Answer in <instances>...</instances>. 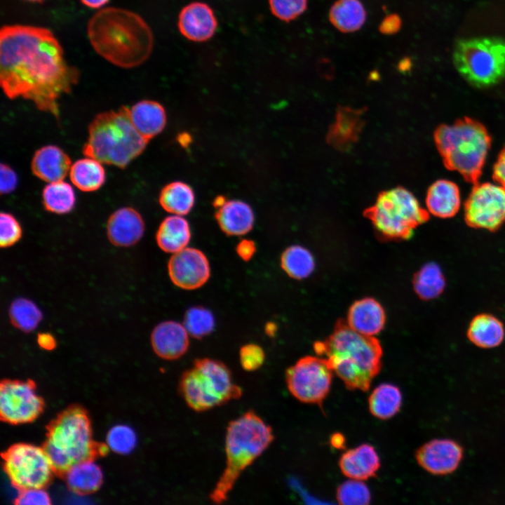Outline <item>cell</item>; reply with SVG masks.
Wrapping results in <instances>:
<instances>
[{
    "label": "cell",
    "instance_id": "obj_1",
    "mask_svg": "<svg viewBox=\"0 0 505 505\" xmlns=\"http://www.w3.org/2000/svg\"><path fill=\"white\" fill-rule=\"evenodd\" d=\"M79 78L47 28L11 25L0 32V82L10 99L32 101L41 111L59 116L58 100Z\"/></svg>",
    "mask_w": 505,
    "mask_h": 505
},
{
    "label": "cell",
    "instance_id": "obj_2",
    "mask_svg": "<svg viewBox=\"0 0 505 505\" xmlns=\"http://www.w3.org/2000/svg\"><path fill=\"white\" fill-rule=\"evenodd\" d=\"M87 33L94 50L113 65L133 68L150 56L152 32L145 20L133 11L104 8L90 19Z\"/></svg>",
    "mask_w": 505,
    "mask_h": 505
},
{
    "label": "cell",
    "instance_id": "obj_3",
    "mask_svg": "<svg viewBox=\"0 0 505 505\" xmlns=\"http://www.w3.org/2000/svg\"><path fill=\"white\" fill-rule=\"evenodd\" d=\"M332 371L350 390L368 391L382 367V350L374 337L362 335L342 323L324 342L314 345Z\"/></svg>",
    "mask_w": 505,
    "mask_h": 505
},
{
    "label": "cell",
    "instance_id": "obj_4",
    "mask_svg": "<svg viewBox=\"0 0 505 505\" xmlns=\"http://www.w3.org/2000/svg\"><path fill=\"white\" fill-rule=\"evenodd\" d=\"M274 439L271 427L253 410L229 422L225 436L226 466L209 498L222 504L228 498L241 473Z\"/></svg>",
    "mask_w": 505,
    "mask_h": 505
},
{
    "label": "cell",
    "instance_id": "obj_5",
    "mask_svg": "<svg viewBox=\"0 0 505 505\" xmlns=\"http://www.w3.org/2000/svg\"><path fill=\"white\" fill-rule=\"evenodd\" d=\"M46 437L42 447L55 473L61 476L74 464L95 459L109 449L93 440L88 415L76 405L64 410L49 422Z\"/></svg>",
    "mask_w": 505,
    "mask_h": 505
},
{
    "label": "cell",
    "instance_id": "obj_6",
    "mask_svg": "<svg viewBox=\"0 0 505 505\" xmlns=\"http://www.w3.org/2000/svg\"><path fill=\"white\" fill-rule=\"evenodd\" d=\"M148 142L135 128L129 109L123 106L94 118L82 152L102 163L124 168L142 153Z\"/></svg>",
    "mask_w": 505,
    "mask_h": 505
},
{
    "label": "cell",
    "instance_id": "obj_7",
    "mask_svg": "<svg viewBox=\"0 0 505 505\" xmlns=\"http://www.w3.org/2000/svg\"><path fill=\"white\" fill-rule=\"evenodd\" d=\"M436 147L445 167L464 180L478 183L491 146V137L478 121L465 117L442 124L434 133Z\"/></svg>",
    "mask_w": 505,
    "mask_h": 505
},
{
    "label": "cell",
    "instance_id": "obj_8",
    "mask_svg": "<svg viewBox=\"0 0 505 505\" xmlns=\"http://www.w3.org/2000/svg\"><path fill=\"white\" fill-rule=\"evenodd\" d=\"M178 390L187 405L196 412H204L238 399L242 389L236 384L229 368L209 358L196 359L182 372Z\"/></svg>",
    "mask_w": 505,
    "mask_h": 505
},
{
    "label": "cell",
    "instance_id": "obj_9",
    "mask_svg": "<svg viewBox=\"0 0 505 505\" xmlns=\"http://www.w3.org/2000/svg\"><path fill=\"white\" fill-rule=\"evenodd\" d=\"M365 215L382 236L391 239L409 238L429 217L415 196L403 187L382 191Z\"/></svg>",
    "mask_w": 505,
    "mask_h": 505
},
{
    "label": "cell",
    "instance_id": "obj_10",
    "mask_svg": "<svg viewBox=\"0 0 505 505\" xmlns=\"http://www.w3.org/2000/svg\"><path fill=\"white\" fill-rule=\"evenodd\" d=\"M454 63L461 75L476 87H487L505 79V40L482 37L460 40Z\"/></svg>",
    "mask_w": 505,
    "mask_h": 505
},
{
    "label": "cell",
    "instance_id": "obj_11",
    "mask_svg": "<svg viewBox=\"0 0 505 505\" xmlns=\"http://www.w3.org/2000/svg\"><path fill=\"white\" fill-rule=\"evenodd\" d=\"M3 469L12 485L19 490L44 488L54 469L43 447L19 443L1 454Z\"/></svg>",
    "mask_w": 505,
    "mask_h": 505
},
{
    "label": "cell",
    "instance_id": "obj_12",
    "mask_svg": "<svg viewBox=\"0 0 505 505\" xmlns=\"http://www.w3.org/2000/svg\"><path fill=\"white\" fill-rule=\"evenodd\" d=\"M333 372L325 358L305 356L286 370L287 386L298 400L321 405L329 393Z\"/></svg>",
    "mask_w": 505,
    "mask_h": 505
},
{
    "label": "cell",
    "instance_id": "obj_13",
    "mask_svg": "<svg viewBox=\"0 0 505 505\" xmlns=\"http://www.w3.org/2000/svg\"><path fill=\"white\" fill-rule=\"evenodd\" d=\"M44 401L32 380L4 379L0 385V416L18 425L34 421L43 412Z\"/></svg>",
    "mask_w": 505,
    "mask_h": 505
},
{
    "label": "cell",
    "instance_id": "obj_14",
    "mask_svg": "<svg viewBox=\"0 0 505 505\" xmlns=\"http://www.w3.org/2000/svg\"><path fill=\"white\" fill-rule=\"evenodd\" d=\"M466 223L495 230L505 222V188L490 182L474 184L464 204Z\"/></svg>",
    "mask_w": 505,
    "mask_h": 505
},
{
    "label": "cell",
    "instance_id": "obj_15",
    "mask_svg": "<svg viewBox=\"0 0 505 505\" xmlns=\"http://www.w3.org/2000/svg\"><path fill=\"white\" fill-rule=\"evenodd\" d=\"M168 272L175 285L183 290H193L208 281L210 267L203 252L186 247L172 255L168 262Z\"/></svg>",
    "mask_w": 505,
    "mask_h": 505
},
{
    "label": "cell",
    "instance_id": "obj_16",
    "mask_svg": "<svg viewBox=\"0 0 505 505\" xmlns=\"http://www.w3.org/2000/svg\"><path fill=\"white\" fill-rule=\"evenodd\" d=\"M464 457V449L450 438H434L417 449V464L427 472L445 476L454 472Z\"/></svg>",
    "mask_w": 505,
    "mask_h": 505
},
{
    "label": "cell",
    "instance_id": "obj_17",
    "mask_svg": "<svg viewBox=\"0 0 505 505\" xmlns=\"http://www.w3.org/2000/svg\"><path fill=\"white\" fill-rule=\"evenodd\" d=\"M177 27L188 40L204 42L211 39L217 28V20L213 9L203 2L194 1L180 11Z\"/></svg>",
    "mask_w": 505,
    "mask_h": 505
},
{
    "label": "cell",
    "instance_id": "obj_18",
    "mask_svg": "<svg viewBox=\"0 0 505 505\" xmlns=\"http://www.w3.org/2000/svg\"><path fill=\"white\" fill-rule=\"evenodd\" d=\"M189 336L183 323L164 321L153 328L150 337L151 345L159 357L173 361L187 353L189 346Z\"/></svg>",
    "mask_w": 505,
    "mask_h": 505
},
{
    "label": "cell",
    "instance_id": "obj_19",
    "mask_svg": "<svg viewBox=\"0 0 505 505\" xmlns=\"http://www.w3.org/2000/svg\"><path fill=\"white\" fill-rule=\"evenodd\" d=\"M145 224L138 211L131 207L121 208L114 211L107 222L109 241L116 247H130L142 238Z\"/></svg>",
    "mask_w": 505,
    "mask_h": 505
},
{
    "label": "cell",
    "instance_id": "obj_20",
    "mask_svg": "<svg viewBox=\"0 0 505 505\" xmlns=\"http://www.w3.org/2000/svg\"><path fill=\"white\" fill-rule=\"evenodd\" d=\"M364 109H354L349 107H339L335 122L328 135V142L335 149L348 150L358 140L364 125Z\"/></svg>",
    "mask_w": 505,
    "mask_h": 505
},
{
    "label": "cell",
    "instance_id": "obj_21",
    "mask_svg": "<svg viewBox=\"0 0 505 505\" xmlns=\"http://www.w3.org/2000/svg\"><path fill=\"white\" fill-rule=\"evenodd\" d=\"M70 168L69 156L55 145L43 146L36 150L31 163L33 174L47 182L63 180Z\"/></svg>",
    "mask_w": 505,
    "mask_h": 505
},
{
    "label": "cell",
    "instance_id": "obj_22",
    "mask_svg": "<svg viewBox=\"0 0 505 505\" xmlns=\"http://www.w3.org/2000/svg\"><path fill=\"white\" fill-rule=\"evenodd\" d=\"M339 466L344 476L364 480L377 476L380 459L375 447L364 443L343 453L339 460Z\"/></svg>",
    "mask_w": 505,
    "mask_h": 505
},
{
    "label": "cell",
    "instance_id": "obj_23",
    "mask_svg": "<svg viewBox=\"0 0 505 505\" xmlns=\"http://www.w3.org/2000/svg\"><path fill=\"white\" fill-rule=\"evenodd\" d=\"M215 219L220 229L228 236H242L253 227L255 216L251 207L240 200H227L217 208Z\"/></svg>",
    "mask_w": 505,
    "mask_h": 505
},
{
    "label": "cell",
    "instance_id": "obj_24",
    "mask_svg": "<svg viewBox=\"0 0 505 505\" xmlns=\"http://www.w3.org/2000/svg\"><path fill=\"white\" fill-rule=\"evenodd\" d=\"M385 314L380 304L372 298L356 302L348 314L347 324L355 331L374 337L383 328Z\"/></svg>",
    "mask_w": 505,
    "mask_h": 505
},
{
    "label": "cell",
    "instance_id": "obj_25",
    "mask_svg": "<svg viewBox=\"0 0 505 505\" xmlns=\"http://www.w3.org/2000/svg\"><path fill=\"white\" fill-rule=\"evenodd\" d=\"M426 203L429 212L436 217H453L460 208L459 189L451 181L437 180L427 191Z\"/></svg>",
    "mask_w": 505,
    "mask_h": 505
},
{
    "label": "cell",
    "instance_id": "obj_26",
    "mask_svg": "<svg viewBox=\"0 0 505 505\" xmlns=\"http://www.w3.org/2000/svg\"><path fill=\"white\" fill-rule=\"evenodd\" d=\"M130 120L137 130L150 140L165 128L166 114L163 107L153 100H142L129 109Z\"/></svg>",
    "mask_w": 505,
    "mask_h": 505
},
{
    "label": "cell",
    "instance_id": "obj_27",
    "mask_svg": "<svg viewBox=\"0 0 505 505\" xmlns=\"http://www.w3.org/2000/svg\"><path fill=\"white\" fill-rule=\"evenodd\" d=\"M191 236L188 221L182 215L173 214L160 224L156 241L163 252L173 254L187 247Z\"/></svg>",
    "mask_w": 505,
    "mask_h": 505
},
{
    "label": "cell",
    "instance_id": "obj_28",
    "mask_svg": "<svg viewBox=\"0 0 505 505\" xmlns=\"http://www.w3.org/2000/svg\"><path fill=\"white\" fill-rule=\"evenodd\" d=\"M62 477L72 491L81 494L97 491L103 482L102 469L94 459L74 464Z\"/></svg>",
    "mask_w": 505,
    "mask_h": 505
},
{
    "label": "cell",
    "instance_id": "obj_29",
    "mask_svg": "<svg viewBox=\"0 0 505 505\" xmlns=\"http://www.w3.org/2000/svg\"><path fill=\"white\" fill-rule=\"evenodd\" d=\"M468 337L473 344L479 347L494 348L502 342L504 328L496 317L489 314H480L471 322Z\"/></svg>",
    "mask_w": 505,
    "mask_h": 505
},
{
    "label": "cell",
    "instance_id": "obj_30",
    "mask_svg": "<svg viewBox=\"0 0 505 505\" xmlns=\"http://www.w3.org/2000/svg\"><path fill=\"white\" fill-rule=\"evenodd\" d=\"M72 184L83 191L99 189L105 181V171L102 163L87 157L76 161L69 170Z\"/></svg>",
    "mask_w": 505,
    "mask_h": 505
},
{
    "label": "cell",
    "instance_id": "obj_31",
    "mask_svg": "<svg viewBox=\"0 0 505 505\" xmlns=\"http://www.w3.org/2000/svg\"><path fill=\"white\" fill-rule=\"evenodd\" d=\"M331 23L343 32H355L364 25L366 12L359 0H338L331 7Z\"/></svg>",
    "mask_w": 505,
    "mask_h": 505
},
{
    "label": "cell",
    "instance_id": "obj_32",
    "mask_svg": "<svg viewBox=\"0 0 505 505\" xmlns=\"http://www.w3.org/2000/svg\"><path fill=\"white\" fill-rule=\"evenodd\" d=\"M402 404V394L394 384L383 383L377 386L368 398L370 413L380 419H388L396 415Z\"/></svg>",
    "mask_w": 505,
    "mask_h": 505
},
{
    "label": "cell",
    "instance_id": "obj_33",
    "mask_svg": "<svg viewBox=\"0 0 505 505\" xmlns=\"http://www.w3.org/2000/svg\"><path fill=\"white\" fill-rule=\"evenodd\" d=\"M195 195L191 187L187 184L175 181L166 185L161 191L159 203L168 213L173 215H185L192 209Z\"/></svg>",
    "mask_w": 505,
    "mask_h": 505
},
{
    "label": "cell",
    "instance_id": "obj_34",
    "mask_svg": "<svg viewBox=\"0 0 505 505\" xmlns=\"http://www.w3.org/2000/svg\"><path fill=\"white\" fill-rule=\"evenodd\" d=\"M42 199L47 211L60 215L71 212L76 203L72 187L62 180L47 184L43 189Z\"/></svg>",
    "mask_w": 505,
    "mask_h": 505
},
{
    "label": "cell",
    "instance_id": "obj_35",
    "mask_svg": "<svg viewBox=\"0 0 505 505\" xmlns=\"http://www.w3.org/2000/svg\"><path fill=\"white\" fill-rule=\"evenodd\" d=\"M8 317L13 327L22 332L29 333L36 329L43 319V314L31 299L18 297L9 307Z\"/></svg>",
    "mask_w": 505,
    "mask_h": 505
},
{
    "label": "cell",
    "instance_id": "obj_36",
    "mask_svg": "<svg viewBox=\"0 0 505 505\" xmlns=\"http://www.w3.org/2000/svg\"><path fill=\"white\" fill-rule=\"evenodd\" d=\"M284 271L295 279L309 276L314 269V260L311 252L300 245H292L285 249L281 257Z\"/></svg>",
    "mask_w": 505,
    "mask_h": 505
},
{
    "label": "cell",
    "instance_id": "obj_37",
    "mask_svg": "<svg viewBox=\"0 0 505 505\" xmlns=\"http://www.w3.org/2000/svg\"><path fill=\"white\" fill-rule=\"evenodd\" d=\"M445 281L439 266L435 263L424 265L417 273L414 287L417 294L425 299L436 298L445 288Z\"/></svg>",
    "mask_w": 505,
    "mask_h": 505
},
{
    "label": "cell",
    "instance_id": "obj_38",
    "mask_svg": "<svg viewBox=\"0 0 505 505\" xmlns=\"http://www.w3.org/2000/svg\"><path fill=\"white\" fill-rule=\"evenodd\" d=\"M183 325L190 336L202 339L214 330L215 320L208 309L195 306L186 311Z\"/></svg>",
    "mask_w": 505,
    "mask_h": 505
},
{
    "label": "cell",
    "instance_id": "obj_39",
    "mask_svg": "<svg viewBox=\"0 0 505 505\" xmlns=\"http://www.w3.org/2000/svg\"><path fill=\"white\" fill-rule=\"evenodd\" d=\"M336 497L340 504H369L371 494L368 486L361 480L352 479L342 483L337 489Z\"/></svg>",
    "mask_w": 505,
    "mask_h": 505
},
{
    "label": "cell",
    "instance_id": "obj_40",
    "mask_svg": "<svg viewBox=\"0 0 505 505\" xmlns=\"http://www.w3.org/2000/svg\"><path fill=\"white\" fill-rule=\"evenodd\" d=\"M136 443V433L129 426L118 424L112 426L107 432L106 445L117 454H129L135 447Z\"/></svg>",
    "mask_w": 505,
    "mask_h": 505
},
{
    "label": "cell",
    "instance_id": "obj_41",
    "mask_svg": "<svg viewBox=\"0 0 505 505\" xmlns=\"http://www.w3.org/2000/svg\"><path fill=\"white\" fill-rule=\"evenodd\" d=\"M271 13L279 20L290 22L302 15L307 6V0H269Z\"/></svg>",
    "mask_w": 505,
    "mask_h": 505
},
{
    "label": "cell",
    "instance_id": "obj_42",
    "mask_svg": "<svg viewBox=\"0 0 505 505\" xmlns=\"http://www.w3.org/2000/svg\"><path fill=\"white\" fill-rule=\"evenodd\" d=\"M22 235V229L18 220L11 213L0 214V246L6 248L18 243Z\"/></svg>",
    "mask_w": 505,
    "mask_h": 505
},
{
    "label": "cell",
    "instance_id": "obj_43",
    "mask_svg": "<svg viewBox=\"0 0 505 505\" xmlns=\"http://www.w3.org/2000/svg\"><path fill=\"white\" fill-rule=\"evenodd\" d=\"M264 351L257 344H246L240 349L239 361L241 367L245 371L252 372L258 370L264 364Z\"/></svg>",
    "mask_w": 505,
    "mask_h": 505
},
{
    "label": "cell",
    "instance_id": "obj_44",
    "mask_svg": "<svg viewBox=\"0 0 505 505\" xmlns=\"http://www.w3.org/2000/svg\"><path fill=\"white\" fill-rule=\"evenodd\" d=\"M50 498L44 488H31L20 490L15 499V504H50Z\"/></svg>",
    "mask_w": 505,
    "mask_h": 505
},
{
    "label": "cell",
    "instance_id": "obj_45",
    "mask_svg": "<svg viewBox=\"0 0 505 505\" xmlns=\"http://www.w3.org/2000/svg\"><path fill=\"white\" fill-rule=\"evenodd\" d=\"M0 191L1 194H9L15 190L18 184L15 172L7 164L1 163Z\"/></svg>",
    "mask_w": 505,
    "mask_h": 505
},
{
    "label": "cell",
    "instance_id": "obj_46",
    "mask_svg": "<svg viewBox=\"0 0 505 505\" xmlns=\"http://www.w3.org/2000/svg\"><path fill=\"white\" fill-rule=\"evenodd\" d=\"M256 252V245L252 240L243 238L236 246V252L243 261L250 260Z\"/></svg>",
    "mask_w": 505,
    "mask_h": 505
},
{
    "label": "cell",
    "instance_id": "obj_47",
    "mask_svg": "<svg viewBox=\"0 0 505 505\" xmlns=\"http://www.w3.org/2000/svg\"><path fill=\"white\" fill-rule=\"evenodd\" d=\"M493 178L505 188V147L500 152L494 165Z\"/></svg>",
    "mask_w": 505,
    "mask_h": 505
},
{
    "label": "cell",
    "instance_id": "obj_48",
    "mask_svg": "<svg viewBox=\"0 0 505 505\" xmlns=\"http://www.w3.org/2000/svg\"><path fill=\"white\" fill-rule=\"evenodd\" d=\"M36 341L39 346L46 350H52L56 346L55 337L49 332L38 333Z\"/></svg>",
    "mask_w": 505,
    "mask_h": 505
},
{
    "label": "cell",
    "instance_id": "obj_49",
    "mask_svg": "<svg viewBox=\"0 0 505 505\" xmlns=\"http://www.w3.org/2000/svg\"><path fill=\"white\" fill-rule=\"evenodd\" d=\"M330 444L336 449H344L346 445V440L343 434L335 433L330 437Z\"/></svg>",
    "mask_w": 505,
    "mask_h": 505
},
{
    "label": "cell",
    "instance_id": "obj_50",
    "mask_svg": "<svg viewBox=\"0 0 505 505\" xmlns=\"http://www.w3.org/2000/svg\"><path fill=\"white\" fill-rule=\"evenodd\" d=\"M398 18L396 17H390L386 18L382 23V28L386 32H393L394 29L398 28Z\"/></svg>",
    "mask_w": 505,
    "mask_h": 505
},
{
    "label": "cell",
    "instance_id": "obj_51",
    "mask_svg": "<svg viewBox=\"0 0 505 505\" xmlns=\"http://www.w3.org/2000/svg\"><path fill=\"white\" fill-rule=\"evenodd\" d=\"M81 2L91 8H100L106 5L109 0H80Z\"/></svg>",
    "mask_w": 505,
    "mask_h": 505
},
{
    "label": "cell",
    "instance_id": "obj_52",
    "mask_svg": "<svg viewBox=\"0 0 505 505\" xmlns=\"http://www.w3.org/2000/svg\"><path fill=\"white\" fill-rule=\"evenodd\" d=\"M191 137L187 134H181L179 136L178 140L182 145H187L190 142Z\"/></svg>",
    "mask_w": 505,
    "mask_h": 505
},
{
    "label": "cell",
    "instance_id": "obj_53",
    "mask_svg": "<svg viewBox=\"0 0 505 505\" xmlns=\"http://www.w3.org/2000/svg\"><path fill=\"white\" fill-rule=\"evenodd\" d=\"M227 201L226 198L222 196H217L215 198L213 202V206L217 208L222 206L224 202Z\"/></svg>",
    "mask_w": 505,
    "mask_h": 505
},
{
    "label": "cell",
    "instance_id": "obj_54",
    "mask_svg": "<svg viewBox=\"0 0 505 505\" xmlns=\"http://www.w3.org/2000/svg\"><path fill=\"white\" fill-rule=\"evenodd\" d=\"M275 325L272 323H268L265 326V332L269 336H272L275 332Z\"/></svg>",
    "mask_w": 505,
    "mask_h": 505
},
{
    "label": "cell",
    "instance_id": "obj_55",
    "mask_svg": "<svg viewBox=\"0 0 505 505\" xmlns=\"http://www.w3.org/2000/svg\"><path fill=\"white\" fill-rule=\"evenodd\" d=\"M24 1H29V2H32V3H41V2H43L44 0H24Z\"/></svg>",
    "mask_w": 505,
    "mask_h": 505
}]
</instances>
